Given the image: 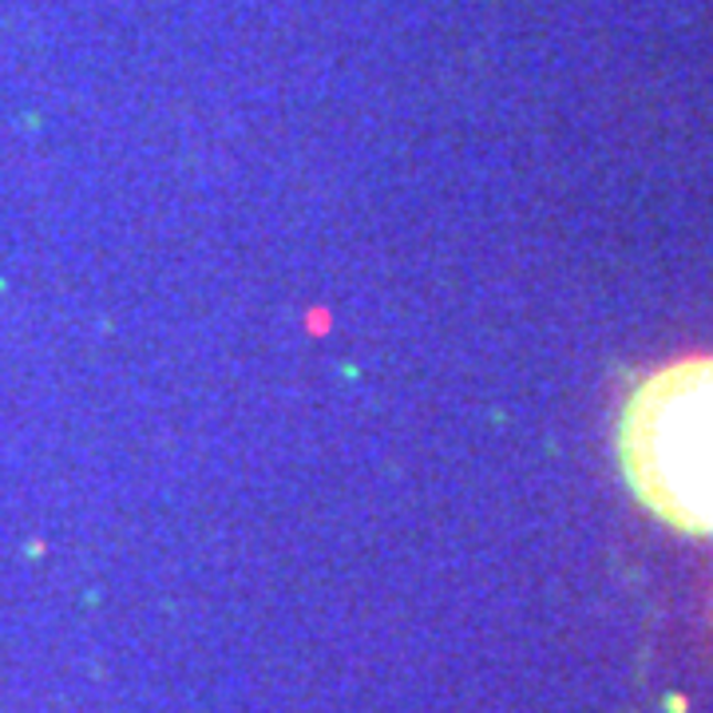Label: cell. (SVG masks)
I'll return each mask as SVG.
<instances>
[{
  "label": "cell",
  "instance_id": "cell-1",
  "mask_svg": "<svg viewBox=\"0 0 713 713\" xmlns=\"http://www.w3.org/2000/svg\"><path fill=\"white\" fill-rule=\"evenodd\" d=\"M618 460L658 520L713 535V356L666 365L630 396Z\"/></svg>",
  "mask_w": 713,
  "mask_h": 713
}]
</instances>
